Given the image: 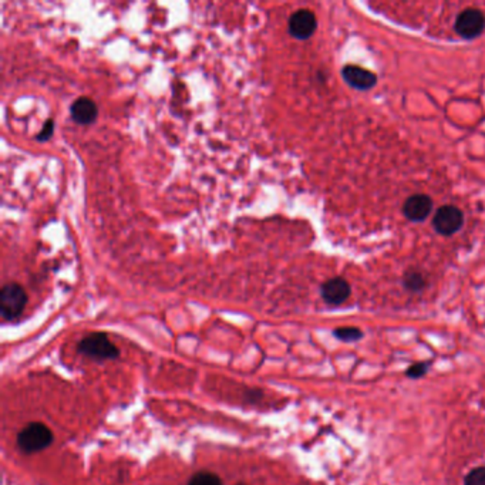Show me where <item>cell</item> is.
Instances as JSON below:
<instances>
[{
    "mask_svg": "<svg viewBox=\"0 0 485 485\" xmlns=\"http://www.w3.org/2000/svg\"><path fill=\"white\" fill-rule=\"evenodd\" d=\"M27 303L25 289L18 283H8L0 290V313L8 320L22 315Z\"/></svg>",
    "mask_w": 485,
    "mask_h": 485,
    "instance_id": "7a4b0ae2",
    "label": "cell"
},
{
    "mask_svg": "<svg viewBox=\"0 0 485 485\" xmlns=\"http://www.w3.org/2000/svg\"><path fill=\"white\" fill-rule=\"evenodd\" d=\"M238 485H245V484H238Z\"/></svg>",
    "mask_w": 485,
    "mask_h": 485,
    "instance_id": "e0dca14e",
    "label": "cell"
},
{
    "mask_svg": "<svg viewBox=\"0 0 485 485\" xmlns=\"http://www.w3.org/2000/svg\"><path fill=\"white\" fill-rule=\"evenodd\" d=\"M431 210H432L431 198L427 196H423V193H418V196H413L404 203L403 212L407 219L413 222H421L430 215Z\"/></svg>",
    "mask_w": 485,
    "mask_h": 485,
    "instance_id": "30bf717a",
    "label": "cell"
},
{
    "mask_svg": "<svg viewBox=\"0 0 485 485\" xmlns=\"http://www.w3.org/2000/svg\"><path fill=\"white\" fill-rule=\"evenodd\" d=\"M53 132H55V121H53V120H47V121L44 123V125H43V130L37 134L36 139L40 141V142L47 141L48 138H50V137L53 135Z\"/></svg>",
    "mask_w": 485,
    "mask_h": 485,
    "instance_id": "9a60e30c",
    "label": "cell"
},
{
    "mask_svg": "<svg viewBox=\"0 0 485 485\" xmlns=\"http://www.w3.org/2000/svg\"><path fill=\"white\" fill-rule=\"evenodd\" d=\"M70 116L74 123L80 125H90L97 120L99 109H97L95 103L91 99H88V97H80V99H77L71 104Z\"/></svg>",
    "mask_w": 485,
    "mask_h": 485,
    "instance_id": "9c48e42d",
    "label": "cell"
},
{
    "mask_svg": "<svg viewBox=\"0 0 485 485\" xmlns=\"http://www.w3.org/2000/svg\"><path fill=\"white\" fill-rule=\"evenodd\" d=\"M78 352L99 360L116 359L118 357V349L110 342V339L106 333H93L84 337L78 345Z\"/></svg>",
    "mask_w": 485,
    "mask_h": 485,
    "instance_id": "3957f363",
    "label": "cell"
},
{
    "mask_svg": "<svg viewBox=\"0 0 485 485\" xmlns=\"http://www.w3.org/2000/svg\"><path fill=\"white\" fill-rule=\"evenodd\" d=\"M188 485H222V482L218 475L212 472L201 471L189 479Z\"/></svg>",
    "mask_w": 485,
    "mask_h": 485,
    "instance_id": "8fae6325",
    "label": "cell"
},
{
    "mask_svg": "<svg viewBox=\"0 0 485 485\" xmlns=\"http://www.w3.org/2000/svg\"><path fill=\"white\" fill-rule=\"evenodd\" d=\"M320 294L326 303L342 305L350 296V285L343 278H333L322 285Z\"/></svg>",
    "mask_w": 485,
    "mask_h": 485,
    "instance_id": "52a82bcc",
    "label": "cell"
},
{
    "mask_svg": "<svg viewBox=\"0 0 485 485\" xmlns=\"http://www.w3.org/2000/svg\"><path fill=\"white\" fill-rule=\"evenodd\" d=\"M342 76L349 86L357 90H370L377 83V77L373 71L353 64L345 66L342 70Z\"/></svg>",
    "mask_w": 485,
    "mask_h": 485,
    "instance_id": "ba28073f",
    "label": "cell"
},
{
    "mask_svg": "<svg viewBox=\"0 0 485 485\" xmlns=\"http://www.w3.org/2000/svg\"><path fill=\"white\" fill-rule=\"evenodd\" d=\"M454 27L461 37L474 39L482 33L485 27V16L481 11L468 8L457 16Z\"/></svg>",
    "mask_w": 485,
    "mask_h": 485,
    "instance_id": "5b68a950",
    "label": "cell"
},
{
    "mask_svg": "<svg viewBox=\"0 0 485 485\" xmlns=\"http://www.w3.org/2000/svg\"><path fill=\"white\" fill-rule=\"evenodd\" d=\"M317 27V20L313 12L301 9L289 19V33L298 40L309 39Z\"/></svg>",
    "mask_w": 485,
    "mask_h": 485,
    "instance_id": "8992f818",
    "label": "cell"
},
{
    "mask_svg": "<svg viewBox=\"0 0 485 485\" xmlns=\"http://www.w3.org/2000/svg\"><path fill=\"white\" fill-rule=\"evenodd\" d=\"M425 373H427V364H425V363L413 364V366L409 367V370H407V376H409V377H413V378L421 377V376L425 374Z\"/></svg>",
    "mask_w": 485,
    "mask_h": 485,
    "instance_id": "2e32d148",
    "label": "cell"
},
{
    "mask_svg": "<svg viewBox=\"0 0 485 485\" xmlns=\"http://www.w3.org/2000/svg\"><path fill=\"white\" fill-rule=\"evenodd\" d=\"M404 285L413 292H420L425 287V279L420 272H407L404 276Z\"/></svg>",
    "mask_w": 485,
    "mask_h": 485,
    "instance_id": "7c38bea8",
    "label": "cell"
},
{
    "mask_svg": "<svg viewBox=\"0 0 485 485\" xmlns=\"http://www.w3.org/2000/svg\"><path fill=\"white\" fill-rule=\"evenodd\" d=\"M334 336L343 342H356L362 337V332L357 327H339L334 330Z\"/></svg>",
    "mask_w": 485,
    "mask_h": 485,
    "instance_id": "4fadbf2b",
    "label": "cell"
},
{
    "mask_svg": "<svg viewBox=\"0 0 485 485\" xmlns=\"http://www.w3.org/2000/svg\"><path fill=\"white\" fill-rule=\"evenodd\" d=\"M463 224H464L463 212L457 207H453V205L442 207L437 212H435V217L432 219V225L435 231L446 236H450L458 232Z\"/></svg>",
    "mask_w": 485,
    "mask_h": 485,
    "instance_id": "277c9868",
    "label": "cell"
},
{
    "mask_svg": "<svg viewBox=\"0 0 485 485\" xmlns=\"http://www.w3.org/2000/svg\"><path fill=\"white\" fill-rule=\"evenodd\" d=\"M465 485H485V467L474 468L465 477Z\"/></svg>",
    "mask_w": 485,
    "mask_h": 485,
    "instance_id": "5bb4252c",
    "label": "cell"
},
{
    "mask_svg": "<svg viewBox=\"0 0 485 485\" xmlns=\"http://www.w3.org/2000/svg\"><path fill=\"white\" fill-rule=\"evenodd\" d=\"M53 442V432L47 425L41 423L27 424L18 435V444L25 453H37Z\"/></svg>",
    "mask_w": 485,
    "mask_h": 485,
    "instance_id": "6da1fadb",
    "label": "cell"
}]
</instances>
